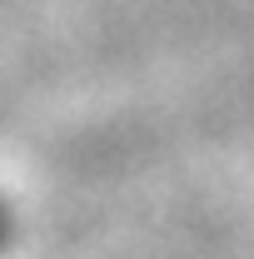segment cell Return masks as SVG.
<instances>
[{
	"label": "cell",
	"instance_id": "cell-1",
	"mask_svg": "<svg viewBox=\"0 0 254 259\" xmlns=\"http://www.w3.org/2000/svg\"><path fill=\"white\" fill-rule=\"evenodd\" d=\"M5 234H10V225H5V209H0V244H5Z\"/></svg>",
	"mask_w": 254,
	"mask_h": 259
}]
</instances>
